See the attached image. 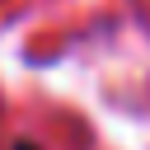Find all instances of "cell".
<instances>
[{"label": "cell", "instance_id": "1", "mask_svg": "<svg viewBox=\"0 0 150 150\" xmlns=\"http://www.w3.org/2000/svg\"><path fill=\"white\" fill-rule=\"evenodd\" d=\"M14 150H38V145H33V141H19V145H14Z\"/></svg>", "mask_w": 150, "mask_h": 150}]
</instances>
